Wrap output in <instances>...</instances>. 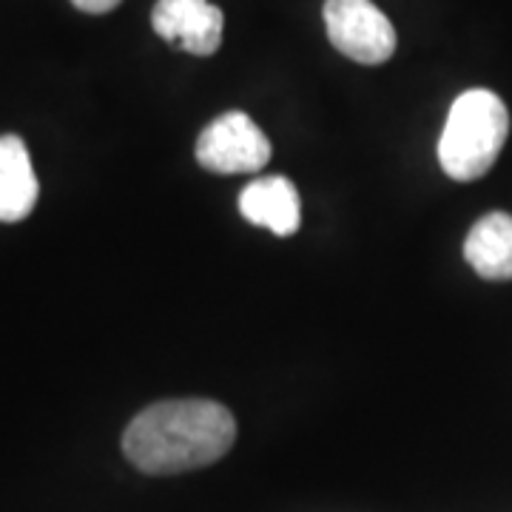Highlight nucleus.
Instances as JSON below:
<instances>
[{
  "instance_id": "obj_1",
  "label": "nucleus",
  "mask_w": 512,
  "mask_h": 512,
  "mask_svg": "<svg viewBox=\"0 0 512 512\" xmlns=\"http://www.w3.org/2000/svg\"><path fill=\"white\" fill-rule=\"evenodd\" d=\"M237 439L228 407L211 399H174L146 407L123 433V453L148 476H177L222 458Z\"/></svg>"
},
{
  "instance_id": "obj_2",
  "label": "nucleus",
  "mask_w": 512,
  "mask_h": 512,
  "mask_svg": "<svg viewBox=\"0 0 512 512\" xmlns=\"http://www.w3.org/2000/svg\"><path fill=\"white\" fill-rule=\"evenodd\" d=\"M507 134L510 114L498 94L490 89H470L458 94L441 131V168L458 183L484 177L498 160Z\"/></svg>"
},
{
  "instance_id": "obj_3",
  "label": "nucleus",
  "mask_w": 512,
  "mask_h": 512,
  "mask_svg": "<svg viewBox=\"0 0 512 512\" xmlns=\"http://www.w3.org/2000/svg\"><path fill=\"white\" fill-rule=\"evenodd\" d=\"M325 26L330 43L350 60L379 66L396 52V29L370 0H328Z\"/></svg>"
},
{
  "instance_id": "obj_4",
  "label": "nucleus",
  "mask_w": 512,
  "mask_h": 512,
  "mask_svg": "<svg viewBox=\"0 0 512 512\" xmlns=\"http://www.w3.org/2000/svg\"><path fill=\"white\" fill-rule=\"evenodd\" d=\"M271 160V140L242 111H228L202 128L197 163L214 174H251Z\"/></svg>"
},
{
  "instance_id": "obj_5",
  "label": "nucleus",
  "mask_w": 512,
  "mask_h": 512,
  "mask_svg": "<svg viewBox=\"0 0 512 512\" xmlns=\"http://www.w3.org/2000/svg\"><path fill=\"white\" fill-rule=\"evenodd\" d=\"M151 26L171 46L188 55L208 57L222 46L225 18L220 6L208 0H157Z\"/></svg>"
},
{
  "instance_id": "obj_6",
  "label": "nucleus",
  "mask_w": 512,
  "mask_h": 512,
  "mask_svg": "<svg viewBox=\"0 0 512 512\" xmlns=\"http://www.w3.org/2000/svg\"><path fill=\"white\" fill-rule=\"evenodd\" d=\"M239 211L251 225H262L276 237H293L302 225L299 191L288 177H259L245 185Z\"/></svg>"
},
{
  "instance_id": "obj_7",
  "label": "nucleus",
  "mask_w": 512,
  "mask_h": 512,
  "mask_svg": "<svg viewBox=\"0 0 512 512\" xmlns=\"http://www.w3.org/2000/svg\"><path fill=\"white\" fill-rule=\"evenodd\" d=\"M35 168L29 148L18 134L0 137V222H20L37 205Z\"/></svg>"
},
{
  "instance_id": "obj_8",
  "label": "nucleus",
  "mask_w": 512,
  "mask_h": 512,
  "mask_svg": "<svg viewBox=\"0 0 512 512\" xmlns=\"http://www.w3.org/2000/svg\"><path fill=\"white\" fill-rule=\"evenodd\" d=\"M464 256L478 276L490 282L512 279V217L504 211L487 214L473 225L464 242Z\"/></svg>"
},
{
  "instance_id": "obj_9",
  "label": "nucleus",
  "mask_w": 512,
  "mask_h": 512,
  "mask_svg": "<svg viewBox=\"0 0 512 512\" xmlns=\"http://www.w3.org/2000/svg\"><path fill=\"white\" fill-rule=\"evenodd\" d=\"M72 3L80 12H86V15H106L120 0H72Z\"/></svg>"
}]
</instances>
